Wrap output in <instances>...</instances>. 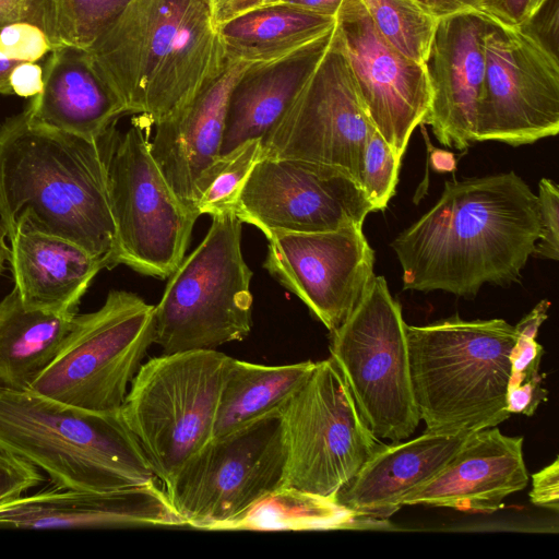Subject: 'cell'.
Instances as JSON below:
<instances>
[{"label": "cell", "instance_id": "cell-26", "mask_svg": "<svg viewBox=\"0 0 559 559\" xmlns=\"http://www.w3.org/2000/svg\"><path fill=\"white\" fill-rule=\"evenodd\" d=\"M334 16L289 5H266L217 24L227 59L251 64L276 61L330 34Z\"/></svg>", "mask_w": 559, "mask_h": 559}, {"label": "cell", "instance_id": "cell-41", "mask_svg": "<svg viewBox=\"0 0 559 559\" xmlns=\"http://www.w3.org/2000/svg\"><path fill=\"white\" fill-rule=\"evenodd\" d=\"M531 0H484L476 11L504 26H520L527 19Z\"/></svg>", "mask_w": 559, "mask_h": 559}, {"label": "cell", "instance_id": "cell-11", "mask_svg": "<svg viewBox=\"0 0 559 559\" xmlns=\"http://www.w3.org/2000/svg\"><path fill=\"white\" fill-rule=\"evenodd\" d=\"M281 411L213 438L163 487L186 526L217 531L282 486Z\"/></svg>", "mask_w": 559, "mask_h": 559}, {"label": "cell", "instance_id": "cell-50", "mask_svg": "<svg viewBox=\"0 0 559 559\" xmlns=\"http://www.w3.org/2000/svg\"><path fill=\"white\" fill-rule=\"evenodd\" d=\"M213 5L214 14L215 12L221 9L228 0H211ZM215 17V16H214Z\"/></svg>", "mask_w": 559, "mask_h": 559}, {"label": "cell", "instance_id": "cell-35", "mask_svg": "<svg viewBox=\"0 0 559 559\" xmlns=\"http://www.w3.org/2000/svg\"><path fill=\"white\" fill-rule=\"evenodd\" d=\"M539 236L532 255L538 259H559V188L549 179L538 183Z\"/></svg>", "mask_w": 559, "mask_h": 559}, {"label": "cell", "instance_id": "cell-32", "mask_svg": "<svg viewBox=\"0 0 559 559\" xmlns=\"http://www.w3.org/2000/svg\"><path fill=\"white\" fill-rule=\"evenodd\" d=\"M131 0H49L57 47H91Z\"/></svg>", "mask_w": 559, "mask_h": 559}, {"label": "cell", "instance_id": "cell-1", "mask_svg": "<svg viewBox=\"0 0 559 559\" xmlns=\"http://www.w3.org/2000/svg\"><path fill=\"white\" fill-rule=\"evenodd\" d=\"M537 195L514 171L451 180L391 247L403 289L474 298L518 282L539 236Z\"/></svg>", "mask_w": 559, "mask_h": 559}, {"label": "cell", "instance_id": "cell-8", "mask_svg": "<svg viewBox=\"0 0 559 559\" xmlns=\"http://www.w3.org/2000/svg\"><path fill=\"white\" fill-rule=\"evenodd\" d=\"M406 326L383 276L372 278L347 319L331 333V359L378 439L411 437L420 418L411 379Z\"/></svg>", "mask_w": 559, "mask_h": 559}, {"label": "cell", "instance_id": "cell-47", "mask_svg": "<svg viewBox=\"0 0 559 559\" xmlns=\"http://www.w3.org/2000/svg\"><path fill=\"white\" fill-rule=\"evenodd\" d=\"M431 162L433 168L439 171H449L455 167L453 155L440 150L431 156Z\"/></svg>", "mask_w": 559, "mask_h": 559}, {"label": "cell", "instance_id": "cell-5", "mask_svg": "<svg viewBox=\"0 0 559 559\" xmlns=\"http://www.w3.org/2000/svg\"><path fill=\"white\" fill-rule=\"evenodd\" d=\"M411 379L420 420L437 433L472 432L510 417L507 391L515 326L459 316L407 325Z\"/></svg>", "mask_w": 559, "mask_h": 559}, {"label": "cell", "instance_id": "cell-13", "mask_svg": "<svg viewBox=\"0 0 559 559\" xmlns=\"http://www.w3.org/2000/svg\"><path fill=\"white\" fill-rule=\"evenodd\" d=\"M374 130L336 25L325 53L261 139V158L329 165L347 173L361 186L364 152Z\"/></svg>", "mask_w": 559, "mask_h": 559}, {"label": "cell", "instance_id": "cell-34", "mask_svg": "<svg viewBox=\"0 0 559 559\" xmlns=\"http://www.w3.org/2000/svg\"><path fill=\"white\" fill-rule=\"evenodd\" d=\"M550 302L542 300L515 326L516 340L510 354L508 389L531 383H543L539 373L543 346L536 342L542 323L547 319Z\"/></svg>", "mask_w": 559, "mask_h": 559}, {"label": "cell", "instance_id": "cell-42", "mask_svg": "<svg viewBox=\"0 0 559 559\" xmlns=\"http://www.w3.org/2000/svg\"><path fill=\"white\" fill-rule=\"evenodd\" d=\"M13 94L21 97H34L43 88V68L36 62H19L10 74Z\"/></svg>", "mask_w": 559, "mask_h": 559}, {"label": "cell", "instance_id": "cell-16", "mask_svg": "<svg viewBox=\"0 0 559 559\" xmlns=\"http://www.w3.org/2000/svg\"><path fill=\"white\" fill-rule=\"evenodd\" d=\"M263 266L330 331L350 314L368 289L374 252L361 226L271 234Z\"/></svg>", "mask_w": 559, "mask_h": 559}, {"label": "cell", "instance_id": "cell-15", "mask_svg": "<svg viewBox=\"0 0 559 559\" xmlns=\"http://www.w3.org/2000/svg\"><path fill=\"white\" fill-rule=\"evenodd\" d=\"M373 207L347 173L294 158H260L235 215L267 238L274 231L313 233L361 226Z\"/></svg>", "mask_w": 559, "mask_h": 559}, {"label": "cell", "instance_id": "cell-2", "mask_svg": "<svg viewBox=\"0 0 559 559\" xmlns=\"http://www.w3.org/2000/svg\"><path fill=\"white\" fill-rule=\"evenodd\" d=\"M114 130L87 139L36 126L24 110L0 124V222L8 238L26 218L115 266L107 168Z\"/></svg>", "mask_w": 559, "mask_h": 559}, {"label": "cell", "instance_id": "cell-7", "mask_svg": "<svg viewBox=\"0 0 559 559\" xmlns=\"http://www.w3.org/2000/svg\"><path fill=\"white\" fill-rule=\"evenodd\" d=\"M233 359L216 349L163 353L132 379L120 414L163 486L213 439Z\"/></svg>", "mask_w": 559, "mask_h": 559}, {"label": "cell", "instance_id": "cell-48", "mask_svg": "<svg viewBox=\"0 0 559 559\" xmlns=\"http://www.w3.org/2000/svg\"><path fill=\"white\" fill-rule=\"evenodd\" d=\"M8 236L0 222V274L3 272L5 263L9 262L10 247L7 243Z\"/></svg>", "mask_w": 559, "mask_h": 559}, {"label": "cell", "instance_id": "cell-31", "mask_svg": "<svg viewBox=\"0 0 559 559\" xmlns=\"http://www.w3.org/2000/svg\"><path fill=\"white\" fill-rule=\"evenodd\" d=\"M384 39L407 58L426 63L438 20L414 0H360Z\"/></svg>", "mask_w": 559, "mask_h": 559}, {"label": "cell", "instance_id": "cell-20", "mask_svg": "<svg viewBox=\"0 0 559 559\" xmlns=\"http://www.w3.org/2000/svg\"><path fill=\"white\" fill-rule=\"evenodd\" d=\"M527 483L523 437L506 436L496 426L469 432L447 465L401 504L492 513Z\"/></svg>", "mask_w": 559, "mask_h": 559}, {"label": "cell", "instance_id": "cell-24", "mask_svg": "<svg viewBox=\"0 0 559 559\" xmlns=\"http://www.w3.org/2000/svg\"><path fill=\"white\" fill-rule=\"evenodd\" d=\"M14 289L29 307L76 312L93 278L106 267L79 243L21 218L9 237Z\"/></svg>", "mask_w": 559, "mask_h": 559}, {"label": "cell", "instance_id": "cell-19", "mask_svg": "<svg viewBox=\"0 0 559 559\" xmlns=\"http://www.w3.org/2000/svg\"><path fill=\"white\" fill-rule=\"evenodd\" d=\"M186 526L158 481L104 491L43 490L0 507V527L115 528Z\"/></svg>", "mask_w": 559, "mask_h": 559}, {"label": "cell", "instance_id": "cell-30", "mask_svg": "<svg viewBox=\"0 0 559 559\" xmlns=\"http://www.w3.org/2000/svg\"><path fill=\"white\" fill-rule=\"evenodd\" d=\"M261 155V140L254 139L221 154L204 169L194 189V210L199 216L235 213L243 187Z\"/></svg>", "mask_w": 559, "mask_h": 559}, {"label": "cell", "instance_id": "cell-25", "mask_svg": "<svg viewBox=\"0 0 559 559\" xmlns=\"http://www.w3.org/2000/svg\"><path fill=\"white\" fill-rule=\"evenodd\" d=\"M335 29L292 56L250 64L242 72L228 97L221 154L267 133L325 53Z\"/></svg>", "mask_w": 559, "mask_h": 559}, {"label": "cell", "instance_id": "cell-23", "mask_svg": "<svg viewBox=\"0 0 559 559\" xmlns=\"http://www.w3.org/2000/svg\"><path fill=\"white\" fill-rule=\"evenodd\" d=\"M469 432L425 431L405 442L381 444L335 499L370 522L388 520L402 498L439 473Z\"/></svg>", "mask_w": 559, "mask_h": 559}, {"label": "cell", "instance_id": "cell-45", "mask_svg": "<svg viewBox=\"0 0 559 559\" xmlns=\"http://www.w3.org/2000/svg\"><path fill=\"white\" fill-rule=\"evenodd\" d=\"M276 1L278 0H228L214 14L216 25L246 11L272 5Z\"/></svg>", "mask_w": 559, "mask_h": 559}, {"label": "cell", "instance_id": "cell-28", "mask_svg": "<svg viewBox=\"0 0 559 559\" xmlns=\"http://www.w3.org/2000/svg\"><path fill=\"white\" fill-rule=\"evenodd\" d=\"M317 361L265 366L233 359L216 411L213 438L280 412L308 380Z\"/></svg>", "mask_w": 559, "mask_h": 559}, {"label": "cell", "instance_id": "cell-51", "mask_svg": "<svg viewBox=\"0 0 559 559\" xmlns=\"http://www.w3.org/2000/svg\"><path fill=\"white\" fill-rule=\"evenodd\" d=\"M0 384H1V382H0Z\"/></svg>", "mask_w": 559, "mask_h": 559}, {"label": "cell", "instance_id": "cell-18", "mask_svg": "<svg viewBox=\"0 0 559 559\" xmlns=\"http://www.w3.org/2000/svg\"><path fill=\"white\" fill-rule=\"evenodd\" d=\"M488 24L489 19L478 11L439 19L426 61L431 103L423 124L430 126L441 144L459 151L476 142Z\"/></svg>", "mask_w": 559, "mask_h": 559}, {"label": "cell", "instance_id": "cell-14", "mask_svg": "<svg viewBox=\"0 0 559 559\" xmlns=\"http://www.w3.org/2000/svg\"><path fill=\"white\" fill-rule=\"evenodd\" d=\"M476 142L532 144L559 131V59L525 26L489 19Z\"/></svg>", "mask_w": 559, "mask_h": 559}, {"label": "cell", "instance_id": "cell-3", "mask_svg": "<svg viewBox=\"0 0 559 559\" xmlns=\"http://www.w3.org/2000/svg\"><path fill=\"white\" fill-rule=\"evenodd\" d=\"M86 50L128 112L153 126L193 99L228 60L211 0H131Z\"/></svg>", "mask_w": 559, "mask_h": 559}, {"label": "cell", "instance_id": "cell-29", "mask_svg": "<svg viewBox=\"0 0 559 559\" xmlns=\"http://www.w3.org/2000/svg\"><path fill=\"white\" fill-rule=\"evenodd\" d=\"M335 498L294 487H278L253 503L222 530L312 531L352 528L366 524Z\"/></svg>", "mask_w": 559, "mask_h": 559}, {"label": "cell", "instance_id": "cell-49", "mask_svg": "<svg viewBox=\"0 0 559 559\" xmlns=\"http://www.w3.org/2000/svg\"><path fill=\"white\" fill-rule=\"evenodd\" d=\"M546 0H531L530 1V5H528V11H527V19L526 21L537 12V10L543 5V3L545 2Z\"/></svg>", "mask_w": 559, "mask_h": 559}, {"label": "cell", "instance_id": "cell-21", "mask_svg": "<svg viewBox=\"0 0 559 559\" xmlns=\"http://www.w3.org/2000/svg\"><path fill=\"white\" fill-rule=\"evenodd\" d=\"M250 64L228 59L224 71L193 99L154 124L151 154L177 198L197 215L195 183L221 155L228 97Z\"/></svg>", "mask_w": 559, "mask_h": 559}, {"label": "cell", "instance_id": "cell-46", "mask_svg": "<svg viewBox=\"0 0 559 559\" xmlns=\"http://www.w3.org/2000/svg\"><path fill=\"white\" fill-rule=\"evenodd\" d=\"M20 61L3 59L0 57V93L10 95L13 94L11 85H10V74L13 68Z\"/></svg>", "mask_w": 559, "mask_h": 559}, {"label": "cell", "instance_id": "cell-10", "mask_svg": "<svg viewBox=\"0 0 559 559\" xmlns=\"http://www.w3.org/2000/svg\"><path fill=\"white\" fill-rule=\"evenodd\" d=\"M151 126L139 115L124 133H112L107 168L114 264L167 278L185 258L199 215L180 202L153 158Z\"/></svg>", "mask_w": 559, "mask_h": 559}, {"label": "cell", "instance_id": "cell-40", "mask_svg": "<svg viewBox=\"0 0 559 559\" xmlns=\"http://www.w3.org/2000/svg\"><path fill=\"white\" fill-rule=\"evenodd\" d=\"M558 0H546L522 25L558 55Z\"/></svg>", "mask_w": 559, "mask_h": 559}, {"label": "cell", "instance_id": "cell-4", "mask_svg": "<svg viewBox=\"0 0 559 559\" xmlns=\"http://www.w3.org/2000/svg\"><path fill=\"white\" fill-rule=\"evenodd\" d=\"M0 450L55 487L104 491L159 481L119 412L98 413L0 384Z\"/></svg>", "mask_w": 559, "mask_h": 559}, {"label": "cell", "instance_id": "cell-44", "mask_svg": "<svg viewBox=\"0 0 559 559\" xmlns=\"http://www.w3.org/2000/svg\"><path fill=\"white\" fill-rule=\"evenodd\" d=\"M343 1L344 0H278L272 5H289L336 17Z\"/></svg>", "mask_w": 559, "mask_h": 559}, {"label": "cell", "instance_id": "cell-33", "mask_svg": "<svg viewBox=\"0 0 559 559\" xmlns=\"http://www.w3.org/2000/svg\"><path fill=\"white\" fill-rule=\"evenodd\" d=\"M402 159L374 130L369 136L362 158L361 188L373 211L384 210L395 193Z\"/></svg>", "mask_w": 559, "mask_h": 559}, {"label": "cell", "instance_id": "cell-27", "mask_svg": "<svg viewBox=\"0 0 559 559\" xmlns=\"http://www.w3.org/2000/svg\"><path fill=\"white\" fill-rule=\"evenodd\" d=\"M78 312L26 306L13 288L0 301V382L29 389L58 355Z\"/></svg>", "mask_w": 559, "mask_h": 559}, {"label": "cell", "instance_id": "cell-6", "mask_svg": "<svg viewBox=\"0 0 559 559\" xmlns=\"http://www.w3.org/2000/svg\"><path fill=\"white\" fill-rule=\"evenodd\" d=\"M241 221L212 216L201 243L168 277L154 306V343L164 354L201 349L246 338L252 328V272L241 251Z\"/></svg>", "mask_w": 559, "mask_h": 559}, {"label": "cell", "instance_id": "cell-12", "mask_svg": "<svg viewBox=\"0 0 559 559\" xmlns=\"http://www.w3.org/2000/svg\"><path fill=\"white\" fill-rule=\"evenodd\" d=\"M286 465L281 487L333 497L382 444L361 418L331 358L317 361L281 409Z\"/></svg>", "mask_w": 559, "mask_h": 559}, {"label": "cell", "instance_id": "cell-9", "mask_svg": "<svg viewBox=\"0 0 559 559\" xmlns=\"http://www.w3.org/2000/svg\"><path fill=\"white\" fill-rule=\"evenodd\" d=\"M153 343L154 306L110 290L99 309L74 316L58 355L29 389L84 409L119 412Z\"/></svg>", "mask_w": 559, "mask_h": 559}, {"label": "cell", "instance_id": "cell-38", "mask_svg": "<svg viewBox=\"0 0 559 559\" xmlns=\"http://www.w3.org/2000/svg\"><path fill=\"white\" fill-rule=\"evenodd\" d=\"M17 22L38 26L47 35L52 49L57 47L49 0H0V31Z\"/></svg>", "mask_w": 559, "mask_h": 559}, {"label": "cell", "instance_id": "cell-22", "mask_svg": "<svg viewBox=\"0 0 559 559\" xmlns=\"http://www.w3.org/2000/svg\"><path fill=\"white\" fill-rule=\"evenodd\" d=\"M39 127L97 139L128 109L96 70L86 49L61 45L50 51L43 69L41 92L24 109Z\"/></svg>", "mask_w": 559, "mask_h": 559}, {"label": "cell", "instance_id": "cell-37", "mask_svg": "<svg viewBox=\"0 0 559 559\" xmlns=\"http://www.w3.org/2000/svg\"><path fill=\"white\" fill-rule=\"evenodd\" d=\"M43 481L44 476L36 466L0 450V507L22 497Z\"/></svg>", "mask_w": 559, "mask_h": 559}, {"label": "cell", "instance_id": "cell-43", "mask_svg": "<svg viewBox=\"0 0 559 559\" xmlns=\"http://www.w3.org/2000/svg\"><path fill=\"white\" fill-rule=\"evenodd\" d=\"M426 12L439 20L453 14L476 11L484 0H414Z\"/></svg>", "mask_w": 559, "mask_h": 559}, {"label": "cell", "instance_id": "cell-17", "mask_svg": "<svg viewBox=\"0 0 559 559\" xmlns=\"http://www.w3.org/2000/svg\"><path fill=\"white\" fill-rule=\"evenodd\" d=\"M340 40L358 92L379 134L403 158L431 103L426 63L392 47L360 0H344L336 16Z\"/></svg>", "mask_w": 559, "mask_h": 559}, {"label": "cell", "instance_id": "cell-36", "mask_svg": "<svg viewBox=\"0 0 559 559\" xmlns=\"http://www.w3.org/2000/svg\"><path fill=\"white\" fill-rule=\"evenodd\" d=\"M52 46L41 28L27 23L17 22L0 31V57L20 62H36Z\"/></svg>", "mask_w": 559, "mask_h": 559}, {"label": "cell", "instance_id": "cell-39", "mask_svg": "<svg viewBox=\"0 0 559 559\" xmlns=\"http://www.w3.org/2000/svg\"><path fill=\"white\" fill-rule=\"evenodd\" d=\"M533 504L558 512L559 510V459L532 474V489L528 493Z\"/></svg>", "mask_w": 559, "mask_h": 559}]
</instances>
